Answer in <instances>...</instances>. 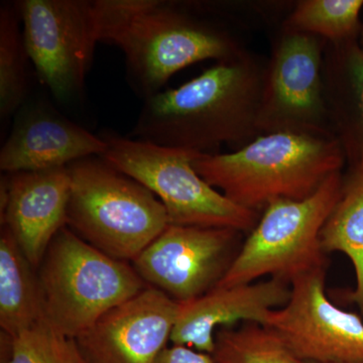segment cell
<instances>
[{"mask_svg": "<svg viewBox=\"0 0 363 363\" xmlns=\"http://www.w3.org/2000/svg\"><path fill=\"white\" fill-rule=\"evenodd\" d=\"M323 78L332 133L350 168L363 167V40L326 43Z\"/></svg>", "mask_w": 363, "mask_h": 363, "instance_id": "cell-16", "label": "cell"}, {"mask_svg": "<svg viewBox=\"0 0 363 363\" xmlns=\"http://www.w3.org/2000/svg\"><path fill=\"white\" fill-rule=\"evenodd\" d=\"M325 278L326 269H318L294 279L288 303L269 313L264 327L301 362H363V320L329 300Z\"/></svg>", "mask_w": 363, "mask_h": 363, "instance_id": "cell-10", "label": "cell"}, {"mask_svg": "<svg viewBox=\"0 0 363 363\" xmlns=\"http://www.w3.org/2000/svg\"><path fill=\"white\" fill-rule=\"evenodd\" d=\"M70 191L67 167L1 177V225L13 234L33 269L67 226Z\"/></svg>", "mask_w": 363, "mask_h": 363, "instance_id": "cell-13", "label": "cell"}, {"mask_svg": "<svg viewBox=\"0 0 363 363\" xmlns=\"http://www.w3.org/2000/svg\"><path fill=\"white\" fill-rule=\"evenodd\" d=\"M38 279L45 321L72 339L149 286L133 264L100 252L67 226L48 248Z\"/></svg>", "mask_w": 363, "mask_h": 363, "instance_id": "cell-5", "label": "cell"}, {"mask_svg": "<svg viewBox=\"0 0 363 363\" xmlns=\"http://www.w3.org/2000/svg\"><path fill=\"white\" fill-rule=\"evenodd\" d=\"M240 231L169 224L131 262L150 286L178 303L218 285L233 264Z\"/></svg>", "mask_w": 363, "mask_h": 363, "instance_id": "cell-11", "label": "cell"}, {"mask_svg": "<svg viewBox=\"0 0 363 363\" xmlns=\"http://www.w3.org/2000/svg\"><path fill=\"white\" fill-rule=\"evenodd\" d=\"M16 4L0 6V117L21 111L28 92V61Z\"/></svg>", "mask_w": 363, "mask_h": 363, "instance_id": "cell-19", "label": "cell"}, {"mask_svg": "<svg viewBox=\"0 0 363 363\" xmlns=\"http://www.w3.org/2000/svg\"><path fill=\"white\" fill-rule=\"evenodd\" d=\"M105 162L149 189L169 224L252 231L259 212L241 207L207 183L193 167L199 152L106 133Z\"/></svg>", "mask_w": 363, "mask_h": 363, "instance_id": "cell-7", "label": "cell"}, {"mask_svg": "<svg viewBox=\"0 0 363 363\" xmlns=\"http://www.w3.org/2000/svg\"><path fill=\"white\" fill-rule=\"evenodd\" d=\"M6 226L0 235V327L6 335L45 320L38 274Z\"/></svg>", "mask_w": 363, "mask_h": 363, "instance_id": "cell-17", "label": "cell"}, {"mask_svg": "<svg viewBox=\"0 0 363 363\" xmlns=\"http://www.w3.org/2000/svg\"><path fill=\"white\" fill-rule=\"evenodd\" d=\"M304 363H315V362H304ZM342 363H363V362H342Z\"/></svg>", "mask_w": 363, "mask_h": 363, "instance_id": "cell-24", "label": "cell"}, {"mask_svg": "<svg viewBox=\"0 0 363 363\" xmlns=\"http://www.w3.org/2000/svg\"><path fill=\"white\" fill-rule=\"evenodd\" d=\"M107 143L44 104L18 112L11 135L0 150L4 174L66 168L72 162L102 156Z\"/></svg>", "mask_w": 363, "mask_h": 363, "instance_id": "cell-15", "label": "cell"}, {"mask_svg": "<svg viewBox=\"0 0 363 363\" xmlns=\"http://www.w3.org/2000/svg\"><path fill=\"white\" fill-rule=\"evenodd\" d=\"M324 252H340L350 259L355 274L350 300L363 314V167L343 176L340 196L321 231Z\"/></svg>", "mask_w": 363, "mask_h": 363, "instance_id": "cell-18", "label": "cell"}, {"mask_svg": "<svg viewBox=\"0 0 363 363\" xmlns=\"http://www.w3.org/2000/svg\"><path fill=\"white\" fill-rule=\"evenodd\" d=\"M67 168V227L105 255L133 262L169 225L157 196L101 157H85Z\"/></svg>", "mask_w": 363, "mask_h": 363, "instance_id": "cell-4", "label": "cell"}, {"mask_svg": "<svg viewBox=\"0 0 363 363\" xmlns=\"http://www.w3.org/2000/svg\"><path fill=\"white\" fill-rule=\"evenodd\" d=\"M212 357L218 363H304L274 332L257 323L219 329Z\"/></svg>", "mask_w": 363, "mask_h": 363, "instance_id": "cell-21", "label": "cell"}, {"mask_svg": "<svg viewBox=\"0 0 363 363\" xmlns=\"http://www.w3.org/2000/svg\"><path fill=\"white\" fill-rule=\"evenodd\" d=\"M264 68L242 52L217 62L197 77L147 99L128 138L213 154L260 135L257 116Z\"/></svg>", "mask_w": 363, "mask_h": 363, "instance_id": "cell-1", "label": "cell"}, {"mask_svg": "<svg viewBox=\"0 0 363 363\" xmlns=\"http://www.w3.org/2000/svg\"><path fill=\"white\" fill-rule=\"evenodd\" d=\"M326 43L284 28L264 68L257 116L260 135L281 131L332 133L324 90Z\"/></svg>", "mask_w": 363, "mask_h": 363, "instance_id": "cell-9", "label": "cell"}, {"mask_svg": "<svg viewBox=\"0 0 363 363\" xmlns=\"http://www.w3.org/2000/svg\"><path fill=\"white\" fill-rule=\"evenodd\" d=\"M99 42L118 47L133 89L147 99L179 71L245 52L224 28L164 0H94Z\"/></svg>", "mask_w": 363, "mask_h": 363, "instance_id": "cell-2", "label": "cell"}, {"mask_svg": "<svg viewBox=\"0 0 363 363\" xmlns=\"http://www.w3.org/2000/svg\"><path fill=\"white\" fill-rule=\"evenodd\" d=\"M345 162L333 133L281 131L230 154H198L193 167L230 201L259 212L274 200L310 197Z\"/></svg>", "mask_w": 363, "mask_h": 363, "instance_id": "cell-3", "label": "cell"}, {"mask_svg": "<svg viewBox=\"0 0 363 363\" xmlns=\"http://www.w3.org/2000/svg\"><path fill=\"white\" fill-rule=\"evenodd\" d=\"M9 363H87L75 339L42 320L11 338Z\"/></svg>", "mask_w": 363, "mask_h": 363, "instance_id": "cell-22", "label": "cell"}, {"mask_svg": "<svg viewBox=\"0 0 363 363\" xmlns=\"http://www.w3.org/2000/svg\"><path fill=\"white\" fill-rule=\"evenodd\" d=\"M342 180L338 172L306 199L269 202L216 286L243 285L267 277L291 284L306 272L326 269L321 231L338 201Z\"/></svg>", "mask_w": 363, "mask_h": 363, "instance_id": "cell-6", "label": "cell"}, {"mask_svg": "<svg viewBox=\"0 0 363 363\" xmlns=\"http://www.w3.org/2000/svg\"><path fill=\"white\" fill-rule=\"evenodd\" d=\"M155 363H218L211 354L188 346L174 345L160 353Z\"/></svg>", "mask_w": 363, "mask_h": 363, "instance_id": "cell-23", "label": "cell"}, {"mask_svg": "<svg viewBox=\"0 0 363 363\" xmlns=\"http://www.w3.org/2000/svg\"><path fill=\"white\" fill-rule=\"evenodd\" d=\"M290 296L291 284L279 279L215 286L194 300L180 303L169 341L212 355L219 328L240 321L264 326L269 313L285 306Z\"/></svg>", "mask_w": 363, "mask_h": 363, "instance_id": "cell-14", "label": "cell"}, {"mask_svg": "<svg viewBox=\"0 0 363 363\" xmlns=\"http://www.w3.org/2000/svg\"><path fill=\"white\" fill-rule=\"evenodd\" d=\"M180 303L147 286L76 338L87 363H155L171 339Z\"/></svg>", "mask_w": 363, "mask_h": 363, "instance_id": "cell-12", "label": "cell"}, {"mask_svg": "<svg viewBox=\"0 0 363 363\" xmlns=\"http://www.w3.org/2000/svg\"><path fill=\"white\" fill-rule=\"evenodd\" d=\"M14 4L40 82L60 102L80 96L99 43L94 0H18Z\"/></svg>", "mask_w": 363, "mask_h": 363, "instance_id": "cell-8", "label": "cell"}, {"mask_svg": "<svg viewBox=\"0 0 363 363\" xmlns=\"http://www.w3.org/2000/svg\"><path fill=\"white\" fill-rule=\"evenodd\" d=\"M363 0H302L285 23V30L339 43L359 37Z\"/></svg>", "mask_w": 363, "mask_h": 363, "instance_id": "cell-20", "label": "cell"}]
</instances>
